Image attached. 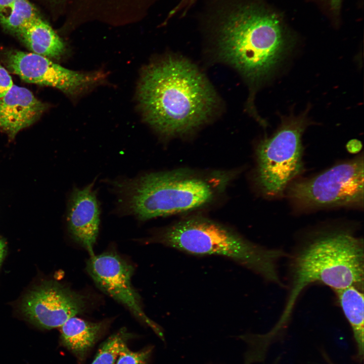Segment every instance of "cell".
<instances>
[{
	"label": "cell",
	"instance_id": "obj_13",
	"mask_svg": "<svg viewBox=\"0 0 364 364\" xmlns=\"http://www.w3.org/2000/svg\"><path fill=\"white\" fill-rule=\"evenodd\" d=\"M107 324L72 317L60 327L61 343L82 360L105 332Z\"/></svg>",
	"mask_w": 364,
	"mask_h": 364
},
{
	"label": "cell",
	"instance_id": "obj_9",
	"mask_svg": "<svg viewBox=\"0 0 364 364\" xmlns=\"http://www.w3.org/2000/svg\"><path fill=\"white\" fill-rule=\"evenodd\" d=\"M86 269L98 288L127 307L164 341L162 328L146 314L140 296L132 285L134 269L131 264L118 254L107 252L91 256Z\"/></svg>",
	"mask_w": 364,
	"mask_h": 364
},
{
	"label": "cell",
	"instance_id": "obj_25",
	"mask_svg": "<svg viewBox=\"0 0 364 364\" xmlns=\"http://www.w3.org/2000/svg\"><path fill=\"white\" fill-rule=\"evenodd\" d=\"M54 1H56V2H60V1H63V0H54Z\"/></svg>",
	"mask_w": 364,
	"mask_h": 364
},
{
	"label": "cell",
	"instance_id": "obj_5",
	"mask_svg": "<svg viewBox=\"0 0 364 364\" xmlns=\"http://www.w3.org/2000/svg\"><path fill=\"white\" fill-rule=\"evenodd\" d=\"M116 211L145 221L197 208L210 201L213 191L204 179L182 171L144 174L111 181Z\"/></svg>",
	"mask_w": 364,
	"mask_h": 364
},
{
	"label": "cell",
	"instance_id": "obj_12",
	"mask_svg": "<svg viewBox=\"0 0 364 364\" xmlns=\"http://www.w3.org/2000/svg\"><path fill=\"white\" fill-rule=\"evenodd\" d=\"M45 109V105L29 89L13 85L0 98V130L13 138L35 122Z\"/></svg>",
	"mask_w": 364,
	"mask_h": 364
},
{
	"label": "cell",
	"instance_id": "obj_2",
	"mask_svg": "<svg viewBox=\"0 0 364 364\" xmlns=\"http://www.w3.org/2000/svg\"><path fill=\"white\" fill-rule=\"evenodd\" d=\"M138 99L145 121L165 136L183 134L205 123L217 98L206 77L192 63L174 56L147 66Z\"/></svg>",
	"mask_w": 364,
	"mask_h": 364
},
{
	"label": "cell",
	"instance_id": "obj_3",
	"mask_svg": "<svg viewBox=\"0 0 364 364\" xmlns=\"http://www.w3.org/2000/svg\"><path fill=\"white\" fill-rule=\"evenodd\" d=\"M287 298L282 312L271 329L276 334L287 327L298 298L310 285L319 283L335 291L350 286L363 289V239L349 227H322L296 244L290 255Z\"/></svg>",
	"mask_w": 364,
	"mask_h": 364
},
{
	"label": "cell",
	"instance_id": "obj_22",
	"mask_svg": "<svg viewBox=\"0 0 364 364\" xmlns=\"http://www.w3.org/2000/svg\"><path fill=\"white\" fill-rule=\"evenodd\" d=\"M330 6L332 10L335 13H338L340 10L342 0H326Z\"/></svg>",
	"mask_w": 364,
	"mask_h": 364
},
{
	"label": "cell",
	"instance_id": "obj_16",
	"mask_svg": "<svg viewBox=\"0 0 364 364\" xmlns=\"http://www.w3.org/2000/svg\"><path fill=\"white\" fill-rule=\"evenodd\" d=\"M40 18L37 9L29 0H15L0 14V23L18 35Z\"/></svg>",
	"mask_w": 364,
	"mask_h": 364
},
{
	"label": "cell",
	"instance_id": "obj_19",
	"mask_svg": "<svg viewBox=\"0 0 364 364\" xmlns=\"http://www.w3.org/2000/svg\"><path fill=\"white\" fill-rule=\"evenodd\" d=\"M13 85L8 72L0 64V98L4 96Z\"/></svg>",
	"mask_w": 364,
	"mask_h": 364
},
{
	"label": "cell",
	"instance_id": "obj_23",
	"mask_svg": "<svg viewBox=\"0 0 364 364\" xmlns=\"http://www.w3.org/2000/svg\"><path fill=\"white\" fill-rule=\"evenodd\" d=\"M15 0H0V14Z\"/></svg>",
	"mask_w": 364,
	"mask_h": 364
},
{
	"label": "cell",
	"instance_id": "obj_15",
	"mask_svg": "<svg viewBox=\"0 0 364 364\" xmlns=\"http://www.w3.org/2000/svg\"><path fill=\"white\" fill-rule=\"evenodd\" d=\"M17 36L33 53L46 57L58 58L65 52L64 42L41 18Z\"/></svg>",
	"mask_w": 364,
	"mask_h": 364
},
{
	"label": "cell",
	"instance_id": "obj_10",
	"mask_svg": "<svg viewBox=\"0 0 364 364\" xmlns=\"http://www.w3.org/2000/svg\"><path fill=\"white\" fill-rule=\"evenodd\" d=\"M86 303L83 295L50 283L32 292L23 303V310L32 323L50 329L61 327L70 318L82 313Z\"/></svg>",
	"mask_w": 364,
	"mask_h": 364
},
{
	"label": "cell",
	"instance_id": "obj_21",
	"mask_svg": "<svg viewBox=\"0 0 364 364\" xmlns=\"http://www.w3.org/2000/svg\"><path fill=\"white\" fill-rule=\"evenodd\" d=\"M347 148L351 153H357L361 148V143L356 140H353L348 142Z\"/></svg>",
	"mask_w": 364,
	"mask_h": 364
},
{
	"label": "cell",
	"instance_id": "obj_17",
	"mask_svg": "<svg viewBox=\"0 0 364 364\" xmlns=\"http://www.w3.org/2000/svg\"><path fill=\"white\" fill-rule=\"evenodd\" d=\"M132 337L126 328L120 329L102 343L91 364H114L127 341Z\"/></svg>",
	"mask_w": 364,
	"mask_h": 364
},
{
	"label": "cell",
	"instance_id": "obj_8",
	"mask_svg": "<svg viewBox=\"0 0 364 364\" xmlns=\"http://www.w3.org/2000/svg\"><path fill=\"white\" fill-rule=\"evenodd\" d=\"M6 62L9 69L25 81L54 87L72 96L102 83L105 77L101 72L84 73L65 68L33 53L12 51Z\"/></svg>",
	"mask_w": 364,
	"mask_h": 364
},
{
	"label": "cell",
	"instance_id": "obj_11",
	"mask_svg": "<svg viewBox=\"0 0 364 364\" xmlns=\"http://www.w3.org/2000/svg\"><path fill=\"white\" fill-rule=\"evenodd\" d=\"M94 181L82 188H75L69 202L67 222L73 239L94 255L99 233L100 209L94 189Z\"/></svg>",
	"mask_w": 364,
	"mask_h": 364
},
{
	"label": "cell",
	"instance_id": "obj_14",
	"mask_svg": "<svg viewBox=\"0 0 364 364\" xmlns=\"http://www.w3.org/2000/svg\"><path fill=\"white\" fill-rule=\"evenodd\" d=\"M334 291L338 303L351 328L356 344L357 355L360 359L362 360L364 352L363 289L350 286Z\"/></svg>",
	"mask_w": 364,
	"mask_h": 364
},
{
	"label": "cell",
	"instance_id": "obj_4",
	"mask_svg": "<svg viewBox=\"0 0 364 364\" xmlns=\"http://www.w3.org/2000/svg\"><path fill=\"white\" fill-rule=\"evenodd\" d=\"M153 239L191 255L226 257L267 281L283 286L278 263L287 256L284 251L252 242L214 221L202 218L186 219L162 229Z\"/></svg>",
	"mask_w": 364,
	"mask_h": 364
},
{
	"label": "cell",
	"instance_id": "obj_7",
	"mask_svg": "<svg viewBox=\"0 0 364 364\" xmlns=\"http://www.w3.org/2000/svg\"><path fill=\"white\" fill-rule=\"evenodd\" d=\"M306 126L303 118L291 119L259 143L255 178L266 197L282 196L303 170L301 138Z\"/></svg>",
	"mask_w": 364,
	"mask_h": 364
},
{
	"label": "cell",
	"instance_id": "obj_24",
	"mask_svg": "<svg viewBox=\"0 0 364 364\" xmlns=\"http://www.w3.org/2000/svg\"><path fill=\"white\" fill-rule=\"evenodd\" d=\"M5 245L4 242L0 239V262L4 256Z\"/></svg>",
	"mask_w": 364,
	"mask_h": 364
},
{
	"label": "cell",
	"instance_id": "obj_1",
	"mask_svg": "<svg viewBox=\"0 0 364 364\" xmlns=\"http://www.w3.org/2000/svg\"><path fill=\"white\" fill-rule=\"evenodd\" d=\"M203 20L219 57L252 80L270 74L289 44L281 18L257 0H213Z\"/></svg>",
	"mask_w": 364,
	"mask_h": 364
},
{
	"label": "cell",
	"instance_id": "obj_18",
	"mask_svg": "<svg viewBox=\"0 0 364 364\" xmlns=\"http://www.w3.org/2000/svg\"><path fill=\"white\" fill-rule=\"evenodd\" d=\"M152 349L149 346L134 352L130 350L126 345L120 353L116 364H148Z\"/></svg>",
	"mask_w": 364,
	"mask_h": 364
},
{
	"label": "cell",
	"instance_id": "obj_6",
	"mask_svg": "<svg viewBox=\"0 0 364 364\" xmlns=\"http://www.w3.org/2000/svg\"><path fill=\"white\" fill-rule=\"evenodd\" d=\"M286 190L288 198L301 209L362 207L363 156L337 164L311 178L290 183Z\"/></svg>",
	"mask_w": 364,
	"mask_h": 364
},
{
	"label": "cell",
	"instance_id": "obj_20",
	"mask_svg": "<svg viewBox=\"0 0 364 364\" xmlns=\"http://www.w3.org/2000/svg\"><path fill=\"white\" fill-rule=\"evenodd\" d=\"M197 0H180L178 4L170 11L171 15L174 16L182 11L183 15L192 6Z\"/></svg>",
	"mask_w": 364,
	"mask_h": 364
}]
</instances>
